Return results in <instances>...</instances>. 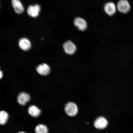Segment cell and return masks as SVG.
I'll return each instance as SVG.
<instances>
[{"mask_svg": "<svg viewBox=\"0 0 133 133\" xmlns=\"http://www.w3.org/2000/svg\"><path fill=\"white\" fill-rule=\"evenodd\" d=\"M116 8L119 12L124 14L129 12L131 9L130 4L127 0H120L117 3Z\"/></svg>", "mask_w": 133, "mask_h": 133, "instance_id": "obj_1", "label": "cell"}, {"mask_svg": "<svg viewBox=\"0 0 133 133\" xmlns=\"http://www.w3.org/2000/svg\"><path fill=\"white\" fill-rule=\"evenodd\" d=\"M65 111L68 115L74 116L77 114L78 107L75 103L70 102L66 104L65 107Z\"/></svg>", "mask_w": 133, "mask_h": 133, "instance_id": "obj_2", "label": "cell"}, {"mask_svg": "<svg viewBox=\"0 0 133 133\" xmlns=\"http://www.w3.org/2000/svg\"><path fill=\"white\" fill-rule=\"evenodd\" d=\"M41 7L37 4L29 6L27 9V12L29 16L33 18H36L39 16Z\"/></svg>", "mask_w": 133, "mask_h": 133, "instance_id": "obj_3", "label": "cell"}, {"mask_svg": "<svg viewBox=\"0 0 133 133\" xmlns=\"http://www.w3.org/2000/svg\"><path fill=\"white\" fill-rule=\"evenodd\" d=\"M108 124V121L104 117L100 116L97 118L95 121L94 125L96 129H104L107 127Z\"/></svg>", "mask_w": 133, "mask_h": 133, "instance_id": "obj_4", "label": "cell"}, {"mask_svg": "<svg viewBox=\"0 0 133 133\" xmlns=\"http://www.w3.org/2000/svg\"><path fill=\"white\" fill-rule=\"evenodd\" d=\"M63 48L66 54L69 55L74 54L76 51L75 45L70 41H68L65 43L63 45Z\"/></svg>", "mask_w": 133, "mask_h": 133, "instance_id": "obj_5", "label": "cell"}, {"mask_svg": "<svg viewBox=\"0 0 133 133\" xmlns=\"http://www.w3.org/2000/svg\"><path fill=\"white\" fill-rule=\"evenodd\" d=\"M75 25L81 31H85L87 29V24L84 19L80 17H77L75 19L74 21Z\"/></svg>", "mask_w": 133, "mask_h": 133, "instance_id": "obj_6", "label": "cell"}, {"mask_svg": "<svg viewBox=\"0 0 133 133\" xmlns=\"http://www.w3.org/2000/svg\"><path fill=\"white\" fill-rule=\"evenodd\" d=\"M115 4L112 2L106 3L104 6V10L105 12L109 16H112L115 14L116 10Z\"/></svg>", "mask_w": 133, "mask_h": 133, "instance_id": "obj_7", "label": "cell"}, {"mask_svg": "<svg viewBox=\"0 0 133 133\" xmlns=\"http://www.w3.org/2000/svg\"><path fill=\"white\" fill-rule=\"evenodd\" d=\"M12 6L15 12L18 14H21L24 12V8L20 0H11Z\"/></svg>", "mask_w": 133, "mask_h": 133, "instance_id": "obj_8", "label": "cell"}, {"mask_svg": "<svg viewBox=\"0 0 133 133\" xmlns=\"http://www.w3.org/2000/svg\"><path fill=\"white\" fill-rule=\"evenodd\" d=\"M30 99V96L27 93L22 92L19 94L17 97L19 103L22 105H25Z\"/></svg>", "mask_w": 133, "mask_h": 133, "instance_id": "obj_9", "label": "cell"}, {"mask_svg": "<svg viewBox=\"0 0 133 133\" xmlns=\"http://www.w3.org/2000/svg\"><path fill=\"white\" fill-rule=\"evenodd\" d=\"M19 44L21 49L24 51L29 50L31 48L30 41L27 38H23L19 40Z\"/></svg>", "mask_w": 133, "mask_h": 133, "instance_id": "obj_10", "label": "cell"}, {"mask_svg": "<svg viewBox=\"0 0 133 133\" xmlns=\"http://www.w3.org/2000/svg\"><path fill=\"white\" fill-rule=\"evenodd\" d=\"M36 70L41 75L46 76L49 74L50 69L47 64H43L38 66Z\"/></svg>", "mask_w": 133, "mask_h": 133, "instance_id": "obj_11", "label": "cell"}, {"mask_svg": "<svg viewBox=\"0 0 133 133\" xmlns=\"http://www.w3.org/2000/svg\"><path fill=\"white\" fill-rule=\"evenodd\" d=\"M28 112L32 117H37L40 115L41 111L36 106L32 105L30 106L29 108Z\"/></svg>", "mask_w": 133, "mask_h": 133, "instance_id": "obj_12", "label": "cell"}, {"mask_svg": "<svg viewBox=\"0 0 133 133\" xmlns=\"http://www.w3.org/2000/svg\"><path fill=\"white\" fill-rule=\"evenodd\" d=\"M8 114L5 111H2L0 112V125H3L6 123L8 119Z\"/></svg>", "mask_w": 133, "mask_h": 133, "instance_id": "obj_13", "label": "cell"}, {"mask_svg": "<svg viewBox=\"0 0 133 133\" xmlns=\"http://www.w3.org/2000/svg\"><path fill=\"white\" fill-rule=\"evenodd\" d=\"M35 131L36 133H48L47 127L43 124H39L36 126Z\"/></svg>", "mask_w": 133, "mask_h": 133, "instance_id": "obj_14", "label": "cell"}, {"mask_svg": "<svg viewBox=\"0 0 133 133\" xmlns=\"http://www.w3.org/2000/svg\"><path fill=\"white\" fill-rule=\"evenodd\" d=\"M3 77V73L2 71L0 70V79L2 78Z\"/></svg>", "mask_w": 133, "mask_h": 133, "instance_id": "obj_15", "label": "cell"}, {"mask_svg": "<svg viewBox=\"0 0 133 133\" xmlns=\"http://www.w3.org/2000/svg\"><path fill=\"white\" fill-rule=\"evenodd\" d=\"M18 133H26L24 132H18Z\"/></svg>", "mask_w": 133, "mask_h": 133, "instance_id": "obj_16", "label": "cell"}]
</instances>
